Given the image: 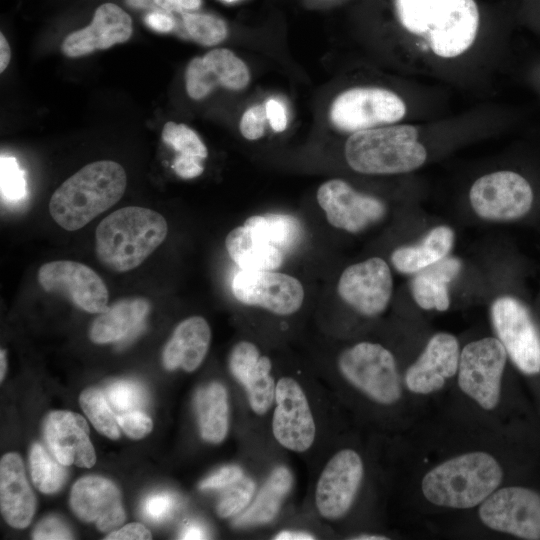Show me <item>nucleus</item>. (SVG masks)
<instances>
[{
	"mask_svg": "<svg viewBox=\"0 0 540 540\" xmlns=\"http://www.w3.org/2000/svg\"><path fill=\"white\" fill-rule=\"evenodd\" d=\"M491 320L514 365L526 375L538 374L540 332L527 307L514 297H499L492 303Z\"/></svg>",
	"mask_w": 540,
	"mask_h": 540,
	"instance_id": "obj_9",
	"label": "nucleus"
},
{
	"mask_svg": "<svg viewBox=\"0 0 540 540\" xmlns=\"http://www.w3.org/2000/svg\"><path fill=\"white\" fill-rule=\"evenodd\" d=\"M225 489L216 507L217 514L221 518L233 517L248 506L255 491V483L243 475Z\"/></svg>",
	"mask_w": 540,
	"mask_h": 540,
	"instance_id": "obj_39",
	"label": "nucleus"
},
{
	"mask_svg": "<svg viewBox=\"0 0 540 540\" xmlns=\"http://www.w3.org/2000/svg\"><path fill=\"white\" fill-rule=\"evenodd\" d=\"M231 290L240 303L282 316L297 312L305 296L297 278L274 270L240 269L232 279Z\"/></svg>",
	"mask_w": 540,
	"mask_h": 540,
	"instance_id": "obj_11",
	"label": "nucleus"
},
{
	"mask_svg": "<svg viewBox=\"0 0 540 540\" xmlns=\"http://www.w3.org/2000/svg\"><path fill=\"white\" fill-rule=\"evenodd\" d=\"M406 113L401 97L380 87H354L338 94L329 120L339 131L354 133L400 121Z\"/></svg>",
	"mask_w": 540,
	"mask_h": 540,
	"instance_id": "obj_7",
	"label": "nucleus"
},
{
	"mask_svg": "<svg viewBox=\"0 0 540 540\" xmlns=\"http://www.w3.org/2000/svg\"><path fill=\"white\" fill-rule=\"evenodd\" d=\"M489 528L529 540H540V495L525 487L495 490L479 508Z\"/></svg>",
	"mask_w": 540,
	"mask_h": 540,
	"instance_id": "obj_12",
	"label": "nucleus"
},
{
	"mask_svg": "<svg viewBox=\"0 0 540 540\" xmlns=\"http://www.w3.org/2000/svg\"><path fill=\"white\" fill-rule=\"evenodd\" d=\"M272 430L285 448L303 452L314 442L316 427L307 397L296 380L282 377L275 390Z\"/></svg>",
	"mask_w": 540,
	"mask_h": 540,
	"instance_id": "obj_16",
	"label": "nucleus"
},
{
	"mask_svg": "<svg viewBox=\"0 0 540 540\" xmlns=\"http://www.w3.org/2000/svg\"><path fill=\"white\" fill-rule=\"evenodd\" d=\"M211 341V329L201 316L180 322L164 347L162 360L167 370H196L203 362Z\"/></svg>",
	"mask_w": 540,
	"mask_h": 540,
	"instance_id": "obj_25",
	"label": "nucleus"
},
{
	"mask_svg": "<svg viewBox=\"0 0 540 540\" xmlns=\"http://www.w3.org/2000/svg\"><path fill=\"white\" fill-rule=\"evenodd\" d=\"M176 506V498L171 493L157 492L145 498L142 513L150 522L160 523L172 516Z\"/></svg>",
	"mask_w": 540,
	"mask_h": 540,
	"instance_id": "obj_41",
	"label": "nucleus"
},
{
	"mask_svg": "<svg viewBox=\"0 0 540 540\" xmlns=\"http://www.w3.org/2000/svg\"><path fill=\"white\" fill-rule=\"evenodd\" d=\"M195 407L202 438L211 443L222 442L229 427V406L226 388L218 382L199 388Z\"/></svg>",
	"mask_w": 540,
	"mask_h": 540,
	"instance_id": "obj_29",
	"label": "nucleus"
},
{
	"mask_svg": "<svg viewBox=\"0 0 540 540\" xmlns=\"http://www.w3.org/2000/svg\"><path fill=\"white\" fill-rule=\"evenodd\" d=\"M11 58V50L5 36L0 34V72L2 73L8 66Z\"/></svg>",
	"mask_w": 540,
	"mask_h": 540,
	"instance_id": "obj_52",
	"label": "nucleus"
},
{
	"mask_svg": "<svg viewBox=\"0 0 540 540\" xmlns=\"http://www.w3.org/2000/svg\"><path fill=\"white\" fill-rule=\"evenodd\" d=\"M0 363H1L0 379L2 381L5 375V371H6V354L4 350H1V353H0Z\"/></svg>",
	"mask_w": 540,
	"mask_h": 540,
	"instance_id": "obj_55",
	"label": "nucleus"
},
{
	"mask_svg": "<svg viewBox=\"0 0 540 540\" xmlns=\"http://www.w3.org/2000/svg\"><path fill=\"white\" fill-rule=\"evenodd\" d=\"M461 268L458 258L445 257L416 272L410 282L415 302L425 310H447L450 304L448 284L458 276Z\"/></svg>",
	"mask_w": 540,
	"mask_h": 540,
	"instance_id": "obj_26",
	"label": "nucleus"
},
{
	"mask_svg": "<svg viewBox=\"0 0 540 540\" xmlns=\"http://www.w3.org/2000/svg\"><path fill=\"white\" fill-rule=\"evenodd\" d=\"M503 471L493 456L470 452L451 458L430 470L422 492L431 503L468 509L481 504L500 485Z\"/></svg>",
	"mask_w": 540,
	"mask_h": 540,
	"instance_id": "obj_4",
	"label": "nucleus"
},
{
	"mask_svg": "<svg viewBox=\"0 0 540 540\" xmlns=\"http://www.w3.org/2000/svg\"><path fill=\"white\" fill-rule=\"evenodd\" d=\"M363 477L360 456L351 449L336 453L324 467L315 492L319 513L335 520L344 516L356 497Z\"/></svg>",
	"mask_w": 540,
	"mask_h": 540,
	"instance_id": "obj_17",
	"label": "nucleus"
},
{
	"mask_svg": "<svg viewBox=\"0 0 540 540\" xmlns=\"http://www.w3.org/2000/svg\"><path fill=\"white\" fill-rule=\"evenodd\" d=\"M116 416L119 427L132 439L145 437L153 428L152 420L141 410L117 414Z\"/></svg>",
	"mask_w": 540,
	"mask_h": 540,
	"instance_id": "obj_43",
	"label": "nucleus"
},
{
	"mask_svg": "<svg viewBox=\"0 0 540 540\" xmlns=\"http://www.w3.org/2000/svg\"><path fill=\"white\" fill-rule=\"evenodd\" d=\"M66 465L39 443H34L30 449L29 467L35 487L45 494H54L64 485L67 478Z\"/></svg>",
	"mask_w": 540,
	"mask_h": 540,
	"instance_id": "obj_33",
	"label": "nucleus"
},
{
	"mask_svg": "<svg viewBox=\"0 0 540 540\" xmlns=\"http://www.w3.org/2000/svg\"><path fill=\"white\" fill-rule=\"evenodd\" d=\"M316 198L330 225L353 234L380 222L387 211L383 201L355 190L342 179L322 183Z\"/></svg>",
	"mask_w": 540,
	"mask_h": 540,
	"instance_id": "obj_13",
	"label": "nucleus"
},
{
	"mask_svg": "<svg viewBox=\"0 0 540 540\" xmlns=\"http://www.w3.org/2000/svg\"><path fill=\"white\" fill-rule=\"evenodd\" d=\"M145 23L151 29L162 33H167L174 30L177 25L176 19L172 16V14L165 11H155L147 14L145 17Z\"/></svg>",
	"mask_w": 540,
	"mask_h": 540,
	"instance_id": "obj_49",
	"label": "nucleus"
},
{
	"mask_svg": "<svg viewBox=\"0 0 540 540\" xmlns=\"http://www.w3.org/2000/svg\"><path fill=\"white\" fill-rule=\"evenodd\" d=\"M126 2L129 6L135 8H144L148 7L150 0H126Z\"/></svg>",
	"mask_w": 540,
	"mask_h": 540,
	"instance_id": "obj_54",
	"label": "nucleus"
},
{
	"mask_svg": "<svg viewBox=\"0 0 540 540\" xmlns=\"http://www.w3.org/2000/svg\"><path fill=\"white\" fill-rule=\"evenodd\" d=\"M225 247L240 269L277 270L284 261V251L262 240L244 225L227 234Z\"/></svg>",
	"mask_w": 540,
	"mask_h": 540,
	"instance_id": "obj_27",
	"label": "nucleus"
},
{
	"mask_svg": "<svg viewBox=\"0 0 540 540\" xmlns=\"http://www.w3.org/2000/svg\"><path fill=\"white\" fill-rule=\"evenodd\" d=\"M33 539H73V533L68 525L58 516L49 515L42 519L33 531Z\"/></svg>",
	"mask_w": 540,
	"mask_h": 540,
	"instance_id": "obj_44",
	"label": "nucleus"
},
{
	"mask_svg": "<svg viewBox=\"0 0 540 540\" xmlns=\"http://www.w3.org/2000/svg\"><path fill=\"white\" fill-rule=\"evenodd\" d=\"M268 121L265 105L260 104L249 107L242 115L239 130L242 136L250 141L260 139L265 134Z\"/></svg>",
	"mask_w": 540,
	"mask_h": 540,
	"instance_id": "obj_42",
	"label": "nucleus"
},
{
	"mask_svg": "<svg viewBox=\"0 0 540 540\" xmlns=\"http://www.w3.org/2000/svg\"><path fill=\"white\" fill-rule=\"evenodd\" d=\"M202 159L179 154L175 157L172 168L175 173L183 179H192L200 176L204 171L201 163Z\"/></svg>",
	"mask_w": 540,
	"mask_h": 540,
	"instance_id": "obj_46",
	"label": "nucleus"
},
{
	"mask_svg": "<svg viewBox=\"0 0 540 540\" xmlns=\"http://www.w3.org/2000/svg\"><path fill=\"white\" fill-rule=\"evenodd\" d=\"M183 35L203 46H213L224 41L228 35L225 21L213 14L181 11Z\"/></svg>",
	"mask_w": 540,
	"mask_h": 540,
	"instance_id": "obj_34",
	"label": "nucleus"
},
{
	"mask_svg": "<svg viewBox=\"0 0 540 540\" xmlns=\"http://www.w3.org/2000/svg\"><path fill=\"white\" fill-rule=\"evenodd\" d=\"M149 301L142 297L121 299L92 322L89 337L97 344L130 342L144 328Z\"/></svg>",
	"mask_w": 540,
	"mask_h": 540,
	"instance_id": "obj_24",
	"label": "nucleus"
},
{
	"mask_svg": "<svg viewBox=\"0 0 540 540\" xmlns=\"http://www.w3.org/2000/svg\"><path fill=\"white\" fill-rule=\"evenodd\" d=\"M243 476L240 467L236 465L224 466L204 479L199 487L202 490L226 488Z\"/></svg>",
	"mask_w": 540,
	"mask_h": 540,
	"instance_id": "obj_45",
	"label": "nucleus"
},
{
	"mask_svg": "<svg viewBox=\"0 0 540 540\" xmlns=\"http://www.w3.org/2000/svg\"><path fill=\"white\" fill-rule=\"evenodd\" d=\"M344 155L351 169L362 174L388 175L413 171L426 160L425 147L412 125H385L352 133Z\"/></svg>",
	"mask_w": 540,
	"mask_h": 540,
	"instance_id": "obj_5",
	"label": "nucleus"
},
{
	"mask_svg": "<svg viewBox=\"0 0 540 540\" xmlns=\"http://www.w3.org/2000/svg\"><path fill=\"white\" fill-rule=\"evenodd\" d=\"M453 230L445 225L430 230L423 240L412 246H402L391 254L394 268L404 274H415L447 257L454 245Z\"/></svg>",
	"mask_w": 540,
	"mask_h": 540,
	"instance_id": "obj_28",
	"label": "nucleus"
},
{
	"mask_svg": "<svg viewBox=\"0 0 540 540\" xmlns=\"http://www.w3.org/2000/svg\"><path fill=\"white\" fill-rule=\"evenodd\" d=\"M344 378L372 400L385 405L401 397V385L392 353L382 345L360 342L344 350L338 360Z\"/></svg>",
	"mask_w": 540,
	"mask_h": 540,
	"instance_id": "obj_6",
	"label": "nucleus"
},
{
	"mask_svg": "<svg viewBox=\"0 0 540 540\" xmlns=\"http://www.w3.org/2000/svg\"><path fill=\"white\" fill-rule=\"evenodd\" d=\"M162 140L179 154L205 159L207 148L198 134L182 123L167 122L162 131Z\"/></svg>",
	"mask_w": 540,
	"mask_h": 540,
	"instance_id": "obj_36",
	"label": "nucleus"
},
{
	"mask_svg": "<svg viewBox=\"0 0 540 540\" xmlns=\"http://www.w3.org/2000/svg\"><path fill=\"white\" fill-rule=\"evenodd\" d=\"M185 86L187 94L194 100L205 98L217 87L202 57H195L188 63L185 71Z\"/></svg>",
	"mask_w": 540,
	"mask_h": 540,
	"instance_id": "obj_40",
	"label": "nucleus"
},
{
	"mask_svg": "<svg viewBox=\"0 0 540 540\" xmlns=\"http://www.w3.org/2000/svg\"><path fill=\"white\" fill-rule=\"evenodd\" d=\"M337 291L341 299L358 313L379 315L387 308L392 296L390 268L379 257L352 264L340 275Z\"/></svg>",
	"mask_w": 540,
	"mask_h": 540,
	"instance_id": "obj_15",
	"label": "nucleus"
},
{
	"mask_svg": "<svg viewBox=\"0 0 540 540\" xmlns=\"http://www.w3.org/2000/svg\"><path fill=\"white\" fill-rule=\"evenodd\" d=\"M180 539H206L207 531L206 529L198 522L191 521L187 522L179 533Z\"/></svg>",
	"mask_w": 540,
	"mask_h": 540,
	"instance_id": "obj_51",
	"label": "nucleus"
},
{
	"mask_svg": "<svg viewBox=\"0 0 540 540\" xmlns=\"http://www.w3.org/2000/svg\"><path fill=\"white\" fill-rule=\"evenodd\" d=\"M401 25L424 37L432 51L454 58L474 43L480 22L474 0H395Z\"/></svg>",
	"mask_w": 540,
	"mask_h": 540,
	"instance_id": "obj_1",
	"label": "nucleus"
},
{
	"mask_svg": "<svg viewBox=\"0 0 540 540\" xmlns=\"http://www.w3.org/2000/svg\"><path fill=\"white\" fill-rule=\"evenodd\" d=\"M460 350L455 336L437 333L405 373V384L414 393L429 394L440 390L459 366Z\"/></svg>",
	"mask_w": 540,
	"mask_h": 540,
	"instance_id": "obj_20",
	"label": "nucleus"
},
{
	"mask_svg": "<svg viewBox=\"0 0 540 540\" xmlns=\"http://www.w3.org/2000/svg\"><path fill=\"white\" fill-rule=\"evenodd\" d=\"M43 435L49 450L62 464L83 468L95 464L90 430L80 414L65 410L50 412L44 421Z\"/></svg>",
	"mask_w": 540,
	"mask_h": 540,
	"instance_id": "obj_19",
	"label": "nucleus"
},
{
	"mask_svg": "<svg viewBox=\"0 0 540 540\" xmlns=\"http://www.w3.org/2000/svg\"><path fill=\"white\" fill-rule=\"evenodd\" d=\"M506 359L507 352L496 338L468 343L460 352L458 366V384L462 392L486 410L495 408L500 398Z\"/></svg>",
	"mask_w": 540,
	"mask_h": 540,
	"instance_id": "obj_8",
	"label": "nucleus"
},
{
	"mask_svg": "<svg viewBox=\"0 0 540 540\" xmlns=\"http://www.w3.org/2000/svg\"><path fill=\"white\" fill-rule=\"evenodd\" d=\"M0 507L6 522L14 528H26L34 516L36 498L17 453H7L0 461Z\"/></svg>",
	"mask_w": 540,
	"mask_h": 540,
	"instance_id": "obj_23",
	"label": "nucleus"
},
{
	"mask_svg": "<svg viewBox=\"0 0 540 540\" xmlns=\"http://www.w3.org/2000/svg\"><path fill=\"white\" fill-rule=\"evenodd\" d=\"M168 225L158 212L139 206L120 208L106 216L95 232L98 260L116 272L138 267L165 240Z\"/></svg>",
	"mask_w": 540,
	"mask_h": 540,
	"instance_id": "obj_3",
	"label": "nucleus"
},
{
	"mask_svg": "<svg viewBox=\"0 0 540 540\" xmlns=\"http://www.w3.org/2000/svg\"><path fill=\"white\" fill-rule=\"evenodd\" d=\"M217 86L230 90H242L250 82V71L245 62L227 48H216L202 56Z\"/></svg>",
	"mask_w": 540,
	"mask_h": 540,
	"instance_id": "obj_32",
	"label": "nucleus"
},
{
	"mask_svg": "<svg viewBox=\"0 0 540 540\" xmlns=\"http://www.w3.org/2000/svg\"><path fill=\"white\" fill-rule=\"evenodd\" d=\"M151 532L141 523H129L118 530L111 531L106 540H147L151 539Z\"/></svg>",
	"mask_w": 540,
	"mask_h": 540,
	"instance_id": "obj_47",
	"label": "nucleus"
},
{
	"mask_svg": "<svg viewBox=\"0 0 540 540\" xmlns=\"http://www.w3.org/2000/svg\"><path fill=\"white\" fill-rule=\"evenodd\" d=\"M106 398L117 414L140 410L147 400L144 388L131 380L111 383L106 388Z\"/></svg>",
	"mask_w": 540,
	"mask_h": 540,
	"instance_id": "obj_37",
	"label": "nucleus"
},
{
	"mask_svg": "<svg viewBox=\"0 0 540 540\" xmlns=\"http://www.w3.org/2000/svg\"><path fill=\"white\" fill-rule=\"evenodd\" d=\"M127 177L114 161L87 164L53 193L49 211L63 229L75 231L115 205L123 196Z\"/></svg>",
	"mask_w": 540,
	"mask_h": 540,
	"instance_id": "obj_2",
	"label": "nucleus"
},
{
	"mask_svg": "<svg viewBox=\"0 0 540 540\" xmlns=\"http://www.w3.org/2000/svg\"><path fill=\"white\" fill-rule=\"evenodd\" d=\"M474 212L487 220L507 221L526 215L533 203L529 182L513 171H497L477 179L471 186Z\"/></svg>",
	"mask_w": 540,
	"mask_h": 540,
	"instance_id": "obj_10",
	"label": "nucleus"
},
{
	"mask_svg": "<svg viewBox=\"0 0 540 540\" xmlns=\"http://www.w3.org/2000/svg\"><path fill=\"white\" fill-rule=\"evenodd\" d=\"M154 3L163 11L174 14L181 11H195L201 4L202 0H153Z\"/></svg>",
	"mask_w": 540,
	"mask_h": 540,
	"instance_id": "obj_50",
	"label": "nucleus"
},
{
	"mask_svg": "<svg viewBox=\"0 0 540 540\" xmlns=\"http://www.w3.org/2000/svg\"><path fill=\"white\" fill-rule=\"evenodd\" d=\"M0 186L1 197L7 203H18L27 196L25 174L14 157L1 156Z\"/></svg>",
	"mask_w": 540,
	"mask_h": 540,
	"instance_id": "obj_38",
	"label": "nucleus"
},
{
	"mask_svg": "<svg viewBox=\"0 0 540 540\" xmlns=\"http://www.w3.org/2000/svg\"><path fill=\"white\" fill-rule=\"evenodd\" d=\"M37 278L45 291L65 296L86 312L101 313L107 308L106 284L93 269L80 262L45 263L39 268Z\"/></svg>",
	"mask_w": 540,
	"mask_h": 540,
	"instance_id": "obj_14",
	"label": "nucleus"
},
{
	"mask_svg": "<svg viewBox=\"0 0 540 540\" xmlns=\"http://www.w3.org/2000/svg\"><path fill=\"white\" fill-rule=\"evenodd\" d=\"M292 484V474L286 467L275 468L253 503L234 519V525L247 527L265 524L273 520Z\"/></svg>",
	"mask_w": 540,
	"mask_h": 540,
	"instance_id": "obj_30",
	"label": "nucleus"
},
{
	"mask_svg": "<svg viewBox=\"0 0 540 540\" xmlns=\"http://www.w3.org/2000/svg\"><path fill=\"white\" fill-rule=\"evenodd\" d=\"M69 501L79 519L95 523L101 532L116 530L126 517L119 489L101 476L80 478L71 489Z\"/></svg>",
	"mask_w": 540,
	"mask_h": 540,
	"instance_id": "obj_18",
	"label": "nucleus"
},
{
	"mask_svg": "<svg viewBox=\"0 0 540 540\" xmlns=\"http://www.w3.org/2000/svg\"><path fill=\"white\" fill-rule=\"evenodd\" d=\"M274 539L276 540H313L315 537L311 534L298 531H281Z\"/></svg>",
	"mask_w": 540,
	"mask_h": 540,
	"instance_id": "obj_53",
	"label": "nucleus"
},
{
	"mask_svg": "<svg viewBox=\"0 0 540 540\" xmlns=\"http://www.w3.org/2000/svg\"><path fill=\"white\" fill-rule=\"evenodd\" d=\"M268 122L275 132H283L287 128V114L284 105L277 99L270 98L265 103Z\"/></svg>",
	"mask_w": 540,
	"mask_h": 540,
	"instance_id": "obj_48",
	"label": "nucleus"
},
{
	"mask_svg": "<svg viewBox=\"0 0 540 540\" xmlns=\"http://www.w3.org/2000/svg\"><path fill=\"white\" fill-rule=\"evenodd\" d=\"M132 31L129 14L116 4L104 3L96 9L88 26L65 37L61 50L68 57L84 56L126 42Z\"/></svg>",
	"mask_w": 540,
	"mask_h": 540,
	"instance_id": "obj_21",
	"label": "nucleus"
},
{
	"mask_svg": "<svg viewBox=\"0 0 540 540\" xmlns=\"http://www.w3.org/2000/svg\"><path fill=\"white\" fill-rule=\"evenodd\" d=\"M243 225L262 240L284 252L292 249L301 238L299 221L286 214L252 215Z\"/></svg>",
	"mask_w": 540,
	"mask_h": 540,
	"instance_id": "obj_31",
	"label": "nucleus"
},
{
	"mask_svg": "<svg viewBox=\"0 0 540 540\" xmlns=\"http://www.w3.org/2000/svg\"><path fill=\"white\" fill-rule=\"evenodd\" d=\"M229 369L245 388L251 409L258 415L265 414L275 401L276 384L270 374V359L262 356L255 344L241 341L231 350Z\"/></svg>",
	"mask_w": 540,
	"mask_h": 540,
	"instance_id": "obj_22",
	"label": "nucleus"
},
{
	"mask_svg": "<svg viewBox=\"0 0 540 540\" xmlns=\"http://www.w3.org/2000/svg\"><path fill=\"white\" fill-rule=\"evenodd\" d=\"M82 410L95 429L106 437L116 440L120 427L106 395L97 388H87L79 396Z\"/></svg>",
	"mask_w": 540,
	"mask_h": 540,
	"instance_id": "obj_35",
	"label": "nucleus"
},
{
	"mask_svg": "<svg viewBox=\"0 0 540 540\" xmlns=\"http://www.w3.org/2000/svg\"><path fill=\"white\" fill-rule=\"evenodd\" d=\"M353 539H357V540H386L388 539L387 537H384V536H381V535H359Z\"/></svg>",
	"mask_w": 540,
	"mask_h": 540,
	"instance_id": "obj_56",
	"label": "nucleus"
},
{
	"mask_svg": "<svg viewBox=\"0 0 540 540\" xmlns=\"http://www.w3.org/2000/svg\"><path fill=\"white\" fill-rule=\"evenodd\" d=\"M225 2H228V3H232V2H235V1H238V0H224Z\"/></svg>",
	"mask_w": 540,
	"mask_h": 540,
	"instance_id": "obj_57",
	"label": "nucleus"
}]
</instances>
